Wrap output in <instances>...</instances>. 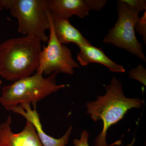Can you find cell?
<instances>
[{
    "label": "cell",
    "instance_id": "13",
    "mask_svg": "<svg viewBox=\"0 0 146 146\" xmlns=\"http://www.w3.org/2000/svg\"><path fill=\"white\" fill-rule=\"evenodd\" d=\"M135 30L143 36L144 42H146V11L141 18H138L135 25Z\"/></svg>",
    "mask_w": 146,
    "mask_h": 146
},
{
    "label": "cell",
    "instance_id": "4",
    "mask_svg": "<svg viewBox=\"0 0 146 146\" xmlns=\"http://www.w3.org/2000/svg\"><path fill=\"white\" fill-rule=\"evenodd\" d=\"M3 5L18 19V32L48 41L45 33L50 28L47 0H3Z\"/></svg>",
    "mask_w": 146,
    "mask_h": 146
},
{
    "label": "cell",
    "instance_id": "15",
    "mask_svg": "<svg viewBox=\"0 0 146 146\" xmlns=\"http://www.w3.org/2000/svg\"><path fill=\"white\" fill-rule=\"evenodd\" d=\"M89 133L87 130H84L82 132L80 139H75L73 141L74 146H89L88 144Z\"/></svg>",
    "mask_w": 146,
    "mask_h": 146
},
{
    "label": "cell",
    "instance_id": "14",
    "mask_svg": "<svg viewBox=\"0 0 146 146\" xmlns=\"http://www.w3.org/2000/svg\"><path fill=\"white\" fill-rule=\"evenodd\" d=\"M129 7L135 9L140 12L146 11V1L145 0H121Z\"/></svg>",
    "mask_w": 146,
    "mask_h": 146
},
{
    "label": "cell",
    "instance_id": "18",
    "mask_svg": "<svg viewBox=\"0 0 146 146\" xmlns=\"http://www.w3.org/2000/svg\"><path fill=\"white\" fill-rule=\"evenodd\" d=\"M1 80H0V85H1Z\"/></svg>",
    "mask_w": 146,
    "mask_h": 146
},
{
    "label": "cell",
    "instance_id": "7",
    "mask_svg": "<svg viewBox=\"0 0 146 146\" xmlns=\"http://www.w3.org/2000/svg\"><path fill=\"white\" fill-rule=\"evenodd\" d=\"M106 0H47V8L52 15L68 19L74 15L84 18L90 11H100L105 6Z\"/></svg>",
    "mask_w": 146,
    "mask_h": 146
},
{
    "label": "cell",
    "instance_id": "8",
    "mask_svg": "<svg viewBox=\"0 0 146 146\" xmlns=\"http://www.w3.org/2000/svg\"><path fill=\"white\" fill-rule=\"evenodd\" d=\"M11 122V117L9 116L0 124V146H43L30 122L27 121L23 129L18 133L12 131Z\"/></svg>",
    "mask_w": 146,
    "mask_h": 146
},
{
    "label": "cell",
    "instance_id": "11",
    "mask_svg": "<svg viewBox=\"0 0 146 146\" xmlns=\"http://www.w3.org/2000/svg\"><path fill=\"white\" fill-rule=\"evenodd\" d=\"M51 16L55 34L60 44L74 43L78 46L91 44L78 30L71 25L69 20L58 18L52 14Z\"/></svg>",
    "mask_w": 146,
    "mask_h": 146
},
{
    "label": "cell",
    "instance_id": "5",
    "mask_svg": "<svg viewBox=\"0 0 146 146\" xmlns=\"http://www.w3.org/2000/svg\"><path fill=\"white\" fill-rule=\"evenodd\" d=\"M117 22L104 38V43L124 49L146 62L143 45L138 41L135 32V25L139 18V12L121 0L117 3Z\"/></svg>",
    "mask_w": 146,
    "mask_h": 146
},
{
    "label": "cell",
    "instance_id": "17",
    "mask_svg": "<svg viewBox=\"0 0 146 146\" xmlns=\"http://www.w3.org/2000/svg\"><path fill=\"white\" fill-rule=\"evenodd\" d=\"M135 141H136V140H135V138H133V141H132V142H131L130 144H128V145L127 146H133V145H134V143L135 142Z\"/></svg>",
    "mask_w": 146,
    "mask_h": 146
},
{
    "label": "cell",
    "instance_id": "12",
    "mask_svg": "<svg viewBox=\"0 0 146 146\" xmlns=\"http://www.w3.org/2000/svg\"><path fill=\"white\" fill-rule=\"evenodd\" d=\"M130 78L136 80L146 86V70L143 65H139L129 71Z\"/></svg>",
    "mask_w": 146,
    "mask_h": 146
},
{
    "label": "cell",
    "instance_id": "6",
    "mask_svg": "<svg viewBox=\"0 0 146 146\" xmlns=\"http://www.w3.org/2000/svg\"><path fill=\"white\" fill-rule=\"evenodd\" d=\"M49 38L46 46H44L40 54L39 65L36 72L50 75L55 72L72 75L74 69L79 68L78 63L73 59L70 49L58 42L55 34L49 11Z\"/></svg>",
    "mask_w": 146,
    "mask_h": 146
},
{
    "label": "cell",
    "instance_id": "3",
    "mask_svg": "<svg viewBox=\"0 0 146 146\" xmlns=\"http://www.w3.org/2000/svg\"><path fill=\"white\" fill-rule=\"evenodd\" d=\"M57 74L54 72L44 78L42 73L36 72L4 86L0 103L6 109L11 111L24 104H36L37 102L66 87L65 84L56 83Z\"/></svg>",
    "mask_w": 146,
    "mask_h": 146
},
{
    "label": "cell",
    "instance_id": "1",
    "mask_svg": "<svg viewBox=\"0 0 146 146\" xmlns=\"http://www.w3.org/2000/svg\"><path fill=\"white\" fill-rule=\"evenodd\" d=\"M42 41L32 35L13 38L0 44V75L16 81L32 75L39 65Z\"/></svg>",
    "mask_w": 146,
    "mask_h": 146
},
{
    "label": "cell",
    "instance_id": "9",
    "mask_svg": "<svg viewBox=\"0 0 146 146\" xmlns=\"http://www.w3.org/2000/svg\"><path fill=\"white\" fill-rule=\"evenodd\" d=\"M34 109L31 108L30 104L20 105L12 110L25 118L33 125L37 136L43 146H66L68 144L72 127H69L65 134L61 138H55L45 133L42 128L39 116L36 109V104L33 105Z\"/></svg>",
    "mask_w": 146,
    "mask_h": 146
},
{
    "label": "cell",
    "instance_id": "2",
    "mask_svg": "<svg viewBox=\"0 0 146 146\" xmlns=\"http://www.w3.org/2000/svg\"><path fill=\"white\" fill-rule=\"evenodd\" d=\"M106 92L104 96L97 97L94 101L86 103V113L94 121L102 120V130L95 140L96 146H108L106 141L108 129L123 118L131 108L140 109L144 100L138 98H129L124 94L122 85L113 77L109 84L105 86Z\"/></svg>",
    "mask_w": 146,
    "mask_h": 146
},
{
    "label": "cell",
    "instance_id": "16",
    "mask_svg": "<svg viewBox=\"0 0 146 146\" xmlns=\"http://www.w3.org/2000/svg\"><path fill=\"white\" fill-rule=\"evenodd\" d=\"M3 8V0H0V10H2Z\"/></svg>",
    "mask_w": 146,
    "mask_h": 146
},
{
    "label": "cell",
    "instance_id": "10",
    "mask_svg": "<svg viewBox=\"0 0 146 146\" xmlns=\"http://www.w3.org/2000/svg\"><path fill=\"white\" fill-rule=\"evenodd\" d=\"M80 51L77 55L78 60L82 66H86L91 63H100L104 65L113 72L124 73L125 70L122 65L115 63L106 55L101 48L92 45L78 46Z\"/></svg>",
    "mask_w": 146,
    "mask_h": 146
}]
</instances>
